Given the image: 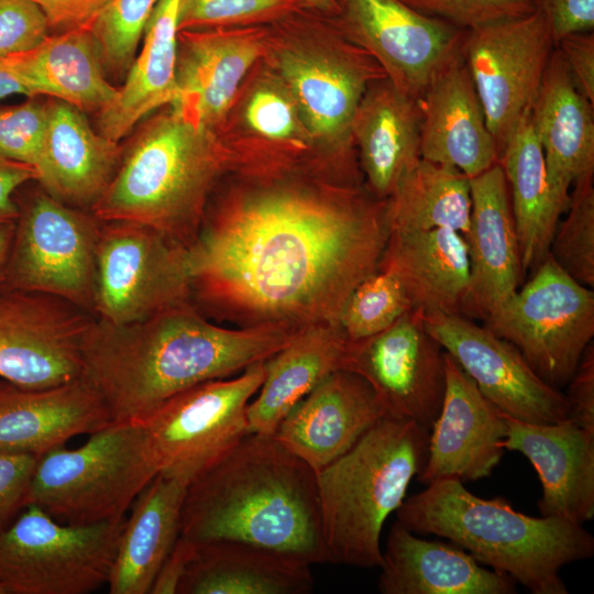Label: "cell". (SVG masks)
Instances as JSON below:
<instances>
[{
  "mask_svg": "<svg viewBox=\"0 0 594 594\" xmlns=\"http://www.w3.org/2000/svg\"><path fill=\"white\" fill-rule=\"evenodd\" d=\"M186 1H157L123 85L98 113V132L107 139L120 142L144 117L174 101L179 23Z\"/></svg>",
  "mask_w": 594,
  "mask_h": 594,
  "instance_id": "obj_33",
  "label": "cell"
},
{
  "mask_svg": "<svg viewBox=\"0 0 594 594\" xmlns=\"http://www.w3.org/2000/svg\"><path fill=\"white\" fill-rule=\"evenodd\" d=\"M188 301L193 299L186 246L144 224L101 222L92 301L96 319L129 324Z\"/></svg>",
  "mask_w": 594,
  "mask_h": 594,
  "instance_id": "obj_13",
  "label": "cell"
},
{
  "mask_svg": "<svg viewBox=\"0 0 594 594\" xmlns=\"http://www.w3.org/2000/svg\"><path fill=\"white\" fill-rule=\"evenodd\" d=\"M47 129V102L36 97L0 107V156L36 168Z\"/></svg>",
  "mask_w": 594,
  "mask_h": 594,
  "instance_id": "obj_42",
  "label": "cell"
},
{
  "mask_svg": "<svg viewBox=\"0 0 594 594\" xmlns=\"http://www.w3.org/2000/svg\"><path fill=\"white\" fill-rule=\"evenodd\" d=\"M330 23L366 51L386 77L418 99L435 74L461 50L466 30L429 18L399 0H338Z\"/></svg>",
  "mask_w": 594,
  "mask_h": 594,
  "instance_id": "obj_16",
  "label": "cell"
},
{
  "mask_svg": "<svg viewBox=\"0 0 594 594\" xmlns=\"http://www.w3.org/2000/svg\"><path fill=\"white\" fill-rule=\"evenodd\" d=\"M305 10L311 9L304 0H187L179 30L273 25Z\"/></svg>",
  "mask_w": 594,
  "mask_h": 594,
  "instance_id": "obj_41",
  "label": "cell"
},
{
  "mask_svg": "<svg viewBox=\"0 0 594 594\" xmlns=\"http://www.w3.org/2000/svg\"><path fill=\"white\" fill-rule=\"evenodd\" d=\"M485 327L510 342L544 382L568 384L594 337V292L548 253Z\"/></svg>",
  "mask_w": 594,
  "mask_h": 594,
  "instance_id": "obj_10",
  "label": "cell"
},
{
  "mask_svg": "<svg viewBox=\"0 0 594 594\" xmlns=\"http://www.w3.org/2000/svg\"><path fill=\"white\" fill-rule=\"evenodd\" d=\"M578 90L594 103V33L569 34L556 44Z\"/></svg>",
  "mask_w": 594,
  "mask_h": 594,
  "instance_id": "obj_49",
  "label": "cell"
},
{
  "mask_svg": "<svg viewBox=\"0 0 594 594\" xmlns=\"http://www.w3.org/2000/svg\"><path fill=\"white\" fill-rule=\"evenodd\" d=\"M76 449L37 458L28 505L67 525L119 521L158 469L141 422H112Z\"/></svg>",
  "mask_w": 594,
  "mask_h": 594,
  "instance_id": "obj_7",
  "label": "cell"
},
{
  "mask_svg": "<svg viewBox=\"0 0 594 594\" xmlns=\"http://www.w3.org/2000/svg\"><path fill=\"white\" fill-rule=\"evenodd\" d=\"M383 594H514L509 575L481 564L453 542L419 538L396 520L382 551Z\"/></svg>",
  "mask_w": 594,
  "mask_h": 594,
  "instance_id": "obj_27",
  "label": "cell"
},
{
  "mask_svg": "<svg viewBox=\"0 0 594 594\" xmlns=\"http://www.w3.org/2000/svg\"><path fill=\"white\" fill-rule=\"evenodd\" d=\"M507 182L524 274L548 254L565 205L554 193L541 145L527 114L499 157Z\"/></svg>",
  "mask_w": 594,
  "mask_h": 594,
  "instance_id": "obj_36",
  "label": "cell"
},
{
  "mask_svg": "<svg viewBox=\"0 0 594 594\" xmlns=\"http://www.w3.org/2000/svg\"><path fill=\"white\" fill-rule=\"evenodd\" d=\"M422 15L463 30L519 18L535 11L527 0H399Z\"/></svg>",
  "mask_w": 594,
  "mask_h": 594,
  "instance_id": "obj_43",
  "label": "cell"
},
{
  "mask_svg": "<svg viewBox=\"0 0 594 594\" xmlns=\"http://www.w3.org/2000/svg\"><path fill=\"white\" fill-rule=\"evenodd\" d=\"M50 31L45 13L33 0H0V59L34 50Z\"/></svg>",
  "mask_w": 594,
  "mask_h": 594,
  "instance_id": "obj_45",
  "label": "cell"
},
{
  "mask_svg": "<svg viewBox=\"0 0 594 594\" xmlns=\"http://www.w3.org/2000/svg\"><path fill=\"white\" fill-rule=\"evenodd\" d=\"M24 95L29 97V92L16 75L11 70L3 58L0 59V100L12 96Z\"/></svg>",
  "mask_w": 594,
  "mask_h": 594,
  "instance_id": "obj_53",
  "label": "cell"
},
{
  "mask_svg": "<svg viewBox=\"0 0 594 594\" xmlns=\"http://www.w3.org/2000/svg\"><path fill=\"white\" fill-rule=\"evenodd\" d=\"M420 155L472 178L498 163V152L461 50L417 99Z\"/></svg>",
  "mask_w": 594,
  "mask_h": 594,
  "instance_id": "obj_23",
  "label": "cell"
},
{
  "mask_svg": "<svg viewBox=\"0 0 594 594\" xmlns=\"http://www.w3.org/2000/svg\"><path fill=\"white\" fill-rule=\"evenodd\" d=\"M37 458L0 452V535L28 505L30 482Z\"/></svg>",
  "mask_w": 594,
  "mask_h": 594,
  "instance_id": "obj_46",
  "label": "cell"
},
{
  "mask_svg": "<svg viewBox=\"0 0 594 594\" xmlns=\"http://www.w3.org/2000/svg\"><path fill=\"white\" fill-rule=\"evenodd\" d=\"M311 11L298 12L272 25L278 44L285 47L275 58L280 81L306 132L326 145L340 168L362 179L353 154L352 119L370 82L386 74L372 55L331 23L326 51L315 48Z\"/></svg>",
  "mask_w": 594,
  "mask_h": 594,
  "instance_id": "obj_8",
  "label": "cell"
},
{
  "mask_svg": "<svg viewBox=\"0 0 594 594\" xmlns=\"http://www.w3.org/2000/svg\"><path fill=\"white\" fill-rule=\"evenodd\" d=\"M3 59L26 88L29 98L46 95L82 112L99 113L118 94L88 26L50 34L34 50Z\"/></svg>",
  "mask_w": 594,
  "mask_h": 594,
  "instance_id": "obj_32",
  "label": "cell"
},
{
  "mask_svg": "<svg viewBox=\"0 0 594 594\" xmlns=\"http://www.w3.org/2000/svg\"><path fill=\"white\" fill-rule=\"evenodd\" d=\"M428 440L415 421L385 416L317 473L329 563L380 568L384 522L422 470Z\"/></svg>",
  "mask_w": 594,
  "mask_h": 594,
  "instance_id": "obj_6",
  "label": "cell"
},
{
  "mask_svg": "<svg viewBox=\"0 0 594 594\" xmlns=\"http://www.w3.org/2000/svg\"><path fill=\"white\" fill-rule=\"evenodd\" d=\"M268 36L264 26L180 31L170 109L215 132Z\"/></svg>",
  "mask_w": 594,
  "mask_h": 594,
  "instance_id": "obj_19",
  "label": "cell"
},
{
  "mask_svg": "<svg viewBox=\"0 0 594 594\" xmlns=\"http://www.w3.org/2000/svg\"><path fill=\"white\" fill-rule=\"evenodd\" d=\"M298 330L218 324L194 301L129 324L95 318L82 344L81 376L97 389L113 422H140L180 392L266 361Z\"/></svg>",
  "mask_w": 594,
  "mask_h": 594,
  "instance_id": "obj_2",
  "label": "cell"
},
{
  "mask_svg": "<svg viewBox=\"0 0 594 594\" xmlns=\"http://www.w3.org/2000/svg\"><path fill=\"white\" fill-rule=\"evenodd\" d=\"M34 167L0 156V223H14L19 217L15 191L24 184L36 180Z\"/></svg>",
  "mask_w": 594,
  "mask_h": 594,
  "instance_id": "obj_51",
  "label": "cell"
},
{
  "mask_svg": "<svg viewBox=\"0 0 594 594\" xmlns=\"http://www.w3.org/2000/svg\"><path fill=\"white\" fill-rule=\"evenodd\" d=\"M421 113L417 99L387 77L370 82L355 110L351 136L364 185L387 199L420 155Z\"/></svg>",
  "mask_w": 594,
  "mask_h": 594,
  "instance_id": "obj_29",
  "label": "cell"
},
{
  "mask_svg": "<svg viewBox=\"0 0 594 594\" xmlns=\"http://www.w3.org/2000/svg\"><path fill=\"white\" fill-rule=\"evenodd\" d=\"M95 317L54 296L0 290V378L41 389L82 375V344Z\"/></svg>",
  "mask_w": 594,
  "mask_h": 594,
  "instance_id": "obj_15",
  "label": "cell"
},
{
  "mask_svg": "<svg viewBox=\"0 0 594 594\" xmlns=\"http://www.w3.org/2000/svg\"><path fill=\"white\" fill-rule=\"evenodd\" d=\"M443 353L421 314L410 310L383 332L350 341L343 370L371 385L386 416L430 431L444 395Z\"/></svg>",
  "mask_w": 594,
  "mask_h": 594,
  "instance_id": "obj_17",
  "label": "cell"
},
{
  "mask_svg": "<svg viewBox=\"0 0 594 594\" xmlns=\"http://www.w3.org/2000/svg\"><path fill=\"white\" fill-rule=\"evenodd\" d=\"M310 564L239 540L196 542L177 594H309Z\"/></svg>",
  "mask_w": 594,
  "mask_h": 594,
  "instance_id": "obj_31",
  "label": "cell"
},
{
  "mask_svg": "<svg viewBox=\"0 0 594 594\" xmlns=\"http://www.w3.org/2000/svg\"><path fill=\"white\" fill-rule=\"evenodd\" d=\"M396 518L416 535L448 539L534 594H566L561 569L594 554V537L583 525L525 515L503 497L475 496L453 477L405 498Z\"/></svg>",
  "mask_w": 594,
  "mask_h": 594,
  "instance_id": "obj_4",
  "label": "cell"
},
{
  "mask_svg": "<svg viewBox=\"0 0 594 594\" xmlns=\"http://www.w3.org/2000/svg\"><path fill=\"white\" fill-rule=\"evenodd\" d=\"M237 164L215 132L169 109L144 122L123 147L112 180L90 212L101 222L151 227L188 248L212 189Z\"/></svg>",
  "mask_w": 594,
  "mask_h": 594,
  "instance_id": "obj_5",
  "label": "cell"
},
{
  "mask_svg": "<svg viewBox=\"0 0 594 594\" xmlns=\"http://www.w3.org/2000/svg\"><path fill=\"white\" fill-rule=\"evenodd\" d=\"M556 47L544 15L535 10L466 30L461 54L498 152L530 113Z\"/></svg>",
  "mask_w": 594,
  "mask_h": 594,
  "instance_id": "obj_14",
  "label": "cell"
},
{
  "mask_svg": "<svg viewBox=\"0 0 594 594\" xmlns=\"http://www.w3.org/2000/svg\"><path fill=\"white\" fill-rule=\"evenodd\" d=\"M349 343L338 324L299 329L265 361V377L246 408L250 433L273 435L298 402L328 375L343 370Z\"/></svg>",
  "mask_w": 594,
  "mask_h": 594,
  "instance_id": "obj_34",
  "label": "cell"
},
{
  "mask_svg": "<svg viewBox=\"0 0 594 594\" xmlns=\"http://www.w3.org/2000/svg\"><path fill=\"white\" fill-rule=\"evenodd\" d=\"M245 173L187 248L191 299L233 327L338 324L387 244L386 199L285 168Z\"/></svg>",
  "mask_w": 594,
  "mask_h": 594,
  "instance_id": "obj_1",
  "label": "cell"
},
{
  "mask_svg": "<svg viewBox=\"0 0 594 594\" xmlns=\"http://www.w3.org/2000/svg\"><path fill=\"white\" fill-rule=\"evenodd\" d=\"M58 32L89 26L112 0H33Z\"/></svg>",
  "mask_w": 594,
  "mask_h": 594,
  "instance_id": "obj_50",
  "label": "cell"
},
{
  "mask_svg": "<svg viewBox=\"0 0 594 594\" xmlns=\"http://www.w3.org/2000/svg\"><path fill=\"white\" fill-rule=\"evenodd\" d=\"M568 418L594 433V345L588 344L568 382Z\"/></svg>",
  "mask_w": 594,
  "mask_h": 594,
  "instance_id": "obj_48",
  "label": "cell"
},
{
  "mask_svg": "<svg viewBox=\"0 0 594 594\" xmlns=\"http://www.w3.org/2000/svg\"><path fill=\"white\" fill-rule=\"evenodd\" d=\"M442 405L429 431L425 465L417 475L428 484L440 479L475 481L487 477L504 454L503 413L479 391L446 351Z\"/></svg>",
  "mask_w": 594,
  "mask_h": 594,
  "instance_id": "obj_20",
  "label": "cell"
},
{
  "mask_svg": "<svg viewBox=\"0 0 594 594\" xmlns=\"http://www.w3.org/2000/svg\"><path fill=\"white\" fill-rule=\"evenodd\" d=\"M124 519L62 524L29 504L0 535L8 594H86L108 583Z\"/></svg>",
  "mask_w": 594,
  "mask_h": 594,
  "instance_id": "obj_9",
  "label": "cell"
},
{
  "mask_svg": "<svg viewBox=\"0 0 594 594\" xmlns=\"http://www.w3.org/2000/svg\"><path fill=\"white\" fill-rule=\"evenodd\" d=\"M14 223H0V290L3 286L7 261L14 232Z\"/></svg>",
  "mask_w": 594,
  "mask_h": 594,
  "instance_id": "obj_54",
  "label": "cell"
},
{
  "mask_svg": "<svg viewBox=\"0 0 594 594\" xmlns=\"http://www.w3.org/2000/svg\"><path fill=\"white\" fill-rule=\"evenodd\" d=\"M249 128L274 142H299L302 123L297 108L283 87L264 86L256 89L245 106ZM304 128V127H302Z\"/></svg>",
  "mask_w": 594,
  "mask_h": 594,
  "instance_id": "obj_44",
  "label": "cell"
},
{
  "mask_svg": "<svg viewBox=\"0 0 594 594\" xmlns=\"http://www.w3.org/2000/svg\"><path fill=\"white\" fill-rule=\"evenodd\" d=\"M527 1L544 15L556 44L569 34L594 30V0Z\"/></svg>",
  "mask_w": 594,
  "mask_h": 594,
  "instance_id": "obj_47",
  "label": "cell"
},
{
  "mask_svg": "<svg viewBox=\"0 0 594 594\" xmlns=\"http://www.w3.org/2000/svg\"><path fill=\"white\" fill-rule=\"evenodd\" d=\"M309 8L318 12L320 14H323L326 16H333L339 11V1L338 0H304Z\"/></svg>",
  "mask_w": 594,
  "mask_h": 594,
  "instance_id": "obj_55",
  "label": "cell"
},
{
  "mask_svg": "<svg viewBox=\"0 0 594 594\" xmlns=\"http://www.w3.org/2000/svg\"><path fill=\"white\" fill-rule=\"evenodd\" d=\"M471 223L466 237L471 265L465 317L483 321L518 289L521 268L509 190L499 163L470 178Z\"/></svg>",
  "mask_w": 594,
  "mask_h": 594,
  "instance_id": "obj_24",
  "label": "cell"
},
{
  "mask_svg": "<svg viewBox=\"0 0 594 594\" xmlns=\"http://www.w3.org/2000/svg\"><path fill=\"white\" fill-rule=\"evenodd\" d=\"M158 0H112L88 26L107 74L124 79Z\"/></svg>",
  "mask_w": 594,
  "mask_h": 594,
  "instance_id": "obj_40",
  "label": "cell"
},
{
  "mask_svg": "<svg viewBox=\"0 0 594 594\" xmlns=\"http://www.w3.org/2000/svg\"><path fill=\"white\" fill-rule=\"evenodd\" d=\"M265 377V361L170 397L140 421L158 473L188 485L250 433L246 408Z\"/></svg>",
  "mask_w": 594,
  "mask_h": 594,
  "instance_id": "obj_11",
  "label": "cell"
},
{
  "mask_svg": "<svg viewBox=\"0 0 594 594\" xmlns=\"http://www.w3.org/2000/svg\"><path fill=\"white\" fill-rule=\"evenodd\" d=\"M421 317L427 331L503 414L530 424L568 418L565 395L539 377L510 342L462 315Z\"/></svg>",
  "mask_w": 594,
  "mask_h": 594,
  "instance_id": "obj_18",
  "label": "cell"
},
{
  "mask_svg": "<svg viewBox=\"0 0 594 594\" xmlns=\"http://www.w3.org/2000/svg\"><path fill=\"white\" fill-rule=\"evenodd\" d=\"M122 151L90 127L85 112L51 98L36 182L55 199L90 210L112 180Z\"/></svg>",
  "mask_w": 594,
  "mask_h": 594,
  "instance_id": "obj_26",
  "label": "cell"
},
{
  "mask_svg": "<svg viewBox=\"0 0 594 594\" xmlns=\"http://www.w3.org/2000/svg\"><path fill=\"white\" fill-rule=\"evenodd\" d=\"M377 268L399 280L414 310L465 315L471 265L460 232L447 228L391 231Z\"/></svg>",
  "mask_w": 594,
  "mask_h": 594,
  "instance_id": "obj_28",
  "label": "cell"
},
{
  "mask_svg": "<svg viewBox=\"0 0 594 594\" xmlns=\"http://www.w3.org/2000/svg\"><path fill=\"white\" fill-rule=\"evenodd\" d=\"M180 535L239 540L329 563L316 471L274 435L251 432L187 487Z\"/></svg>",
  "mask_w": 594,
  "mask_h": 594,
  "instance_id": "obj_3",
  "label": "cell"
},
{
  "mask_svg": "<svg viewBox=\"0 0 594 594\" xmlns=\"http://www.w3.org/2000/svg\"><path fill=\"white\" fill-rule=\"evenodd\" d=\"M188 484L158 473L131 506L118 542L110 594H148L154 579L180 536Z\"/></svg>",
  "mask_w": 594,
  "mask_h": 594,
  "instance_id": "obj_35",
  "label": "cell"
},
{
  "mask_svg": "<svg viewBox=\"0 0 594 594\" xmlns=\"http://www.w3.org/2000/svg\"><path fill=\"white\" fill-rule=\"evenodd\" d=\"M0 594H8L6 587L0 583Z\"/></svg>",
  "mask_w": 594,
  "mask_h": 594,
  "instance_id": "obj_56",
  "label": "cell"
},
{
  "mask_svg": "<svg viewBox=\"0 0 594 594\" xmlns=\"http://www.w3.org/2000/svg\"><path fill=\"white\" fill-rule=\"evenodd\" d=\"M385 416L362 376L338 370L298 402L273 435L318 473Z\"/></svg>",
  "mask_w": 594,
  "mask_h": 594,
  "instance_id": "obj_21",
  "label": "cell"
},
{
  "mask_svg": "<svg viewBox=\"0 0 594 594\" xmlns=\"http://www.w3.org/2000/svg\"><path fill=\"white\" fill-rule=\"evenodd\" d=\"M18 204L2 289L51 295L92 311L101 222L44 190Z\"/></svg>",
  "mask_w": 594,
  "mask_h": 594,
  "instance_id": "obj_12",
  "label": "cell"
},
{
  "mask_svg": "<svg viewBox=\"0 0 594 594\" xmlns=\"http://www.w3.org/2000/svg\"><path fill=\"white\" fill-rule=\"evenodd\" d=\"M549 182L569 206L573 184L594 173L593 103L575 87L554 47L530 111Z\"/></svg>",
  "mask_w": 594,
  "mask_h": 594,
  "instance_id": "obj_30",
  "label": "cell"
},
{
  "mask_svg": "<svg viewBox=\"0 0 594 594\" xmlns=\"http://www.w3.org/2000/svg\"><path fill=\"white\" fill-rule=\"evenodd\" d=\"M391 231L447 228L466 239L471 223L470 178L458 168L419 158L386 199Z\"/></svg>",
  "mask_w": 594,
  "mask_h": 594,
  "instance_id": "obj_37",
  "label": "cell"
},
{
  "mask_svg": "<svg viewBox=\"0 0 594 594\" xmlns=\"http://www.w3.org/2000/svg\"><path fill=\"white\" fill-rule=\"evenodd\" d=\"M503 448L525 455L538 473L541 516L584 525L594 517V433L566 418L530 424L503 414Z\"/></svg>",
  "mask_w": 594,
  "mask_h": 594,
  "instance_id": "obj_22",
  "label": "cell"
},
{
  "mask_svg": "<svg viewBox=\"0 0 594 594\" xmlns=\"http://www.w3.org/2000/svg\"><path fill=\"white\" fill-rule=\"evenodd\" d=\"M196 542L182 535L161 565L150 594H177L180 581L194 557Z\"/></svg>",
  "mask_w": 594,
  "mask_h": 594,
  "instance_id": "obj_52",
  "label": "cell"
},
{
  "mask_svg": "<svg viewBox=\"0 0 594 594\" xmlns=\"http://www.w3.org/2000/svg\"><path fill=\"white\" fill-rule=\"evenodd\" d=\"M112 422L101 396L82 376L41 389L0 381V452L41 457Z\"/></svg>",
  "mask_w": 594,
  "mask_h": 594,
  "instance_id": "obj_25",
  "label": "cell"
},
{
  "mask_svg": "<svg viewBox=\"0 0 594 594\" xmlns=\"http://www.w3.org/2000/svg\"><path fill=\"white\" fill-rule=\"evenodd\" d=\"M414 310L399 280L377 268L361 280L346 298L338 326L349 341L376 336Z\"/></svg>",
  "mask_w": 594,
  "mask_h": 594,
  "instance_id": "obj_39",
  "label": "cell"
},
{
  "mask_svg": "<svg viewBox=\"0 0 594 594\" xmlns=\"http://www.w3.org/2000/svg\"><path fill=\"white\" fill-rule=\"evenodd\" d=\"M564 213L548 253L572 278L594 288V173L573 184Z\"/></svg>",
  "mask_w": 594,
  "mask_h": 594,
  "instance_id": "obj_38",
  "label": "cell"
}]
</instances>
